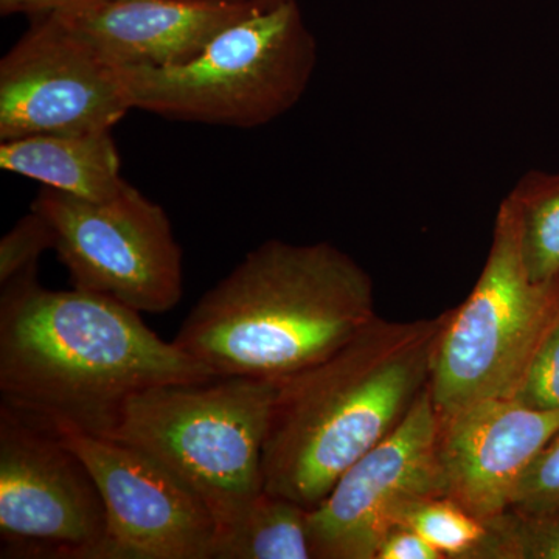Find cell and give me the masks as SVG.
Segmentation results:
<instances>
[{
	"instance_id": "cell-1",
	"label": "cell",
	"mask_w": 559,
	"mask_h": 559,
	"mask_svg": "<svg viewBox=\"0 0 559 559\" xmlns=\"http://www.w3.org/2000/svg\"><path fill=\"white\" fill-rule=\"evenodd\" d=\"M213 378L110 297L44 288L38 271L2 285V404L47 428L109 439L138 393Z\"/></svg>"
},
{
	"instance_id": "cell-2",
	"label": "cell",
	"mask_w": 559,
	"mask_h": 559,
	"mask_svg": "<svg viewBox=\"0 0 559 559\" xmlns=\"http://www.w3.org/2000/svg\"><path fill=\"white\" fill-rule=\"evenodd\" d=\"M450 310L374 318L329 358L277 381L263 447L264 491L314 510L428 389Z\"/></svg>"
},
{
	"instance_id": "cell-3",
	"label": "cell",
	"mask_w": 559,
	"mask_h": 559,
	"mask_svg": "<svg viewBox=\"0 0 559 559\" xmlns=\"http://www.w3.org/2000/svg\"><path fill=\"white\" fill-rule=\"evenodd\" d=\"M370 275L330 242L267 240L191 308L175 342L216 377L278 381L378 318Z\"/></svg>"
},
{
	"instance_id": "cell-4",
	"label": "cell",
	"mask_w": 559,
	"mask_h": 559,
	"mask_svg": "<svg viewBox=\"0 0 559 559\" xmlns=\"http://www.w3.org/2000/svg\"><path fill=\"white\" fill-rule=\"evenodd\" d=\"M277 381L216 377L128 401L109 439L142 451L205 503L218 536L264 491L263 447Z\"/></svg>"
},
{
	"instance_id": "cell-5",
	"label": "cell",
	"mask_w": 559,
	"mask_h": 559,
	"mask_svg": "<svg viewBox=\"0 0 559 559\" xmlns=\"http://www.w3.org/2000/svg\"><path fill=\"white\" fill-rule=\"evenodd\" d=\"M318 57V40L297 0H290L224 28L183 64L116 72L131 109L168 120L252 130L300 102Z\"/></svg>"
},
{
	"instance_id": "cell-6",
	"label": "cell",
	"mask_w": 559,
	"mask_h": 559,
	"mask_svg": "<svg viewBox=\"0 0 559 559\" xmlns=\"http://www.w3.org/2000/svg\"><path fill=\"white\" fill-rule=\"evenodd\" d=\"M559 320V277L536 283L522 257L520 224L500 202L491 248L476 286L441 331L429 390L440 417L511 399L530 359Z\"/></svg>"
},
{
	"instance_id": "cell-7",
	"label": "cell",
	"mask_w": 559,
	"mask_h": 559,
	"mask_svg": "<svg viewBox=\"0 0 559 559\" xmlns=\"http://www.w3.org/2000/svg\"><path fill=\"white\" fill-rule=\"evenodd\" d=\"M31 209L49 221L73 288L151 314L182 300L183 255L171 221L131 183L98 202L44 187Z\"/></svg>"
},
{
	"instance_id": "cell-8",
	"label": "cell",
	"mask_w": 559,
	"mask_h": 559,
	"mask_svg": "<svg viewBox=\"0 0 559 559\" xmlns=\"http://www.w3.org/2000/svg\"><path fill=\"white\" fill-rule=\"evenodd\" d=\"M108 528L100 489L57 430L0 406L2 558L97 559Z\"/></svg>"
},
{
	"instance_id": "cell-9",
	"label": "cell",
	"mask_w": 559,
	"mask_h": 559,
	"mask_svg": "<svg viewBox=\"0 0 559 559\" xmlns=\"http://www.w3.org/2000/svg\"><path fill=\"white\" fill-rule=\"evenodd\" d=\"M440 429L428 385L403 421L308 511L312 559H374L415 506L448 496Z\"/></svg>"
},
{
	"instance_id": "cell-10",
	"label": "cell",
	"mask_w": 559,
	"mask_h": 559,
	"mask_svg": "<svg viewBox=\"0 0 559 559\" xmlns=\"http://www.w3.org/2000/svg\"><path fill=\"white\" fill-rule=\"evenodd\" d=\"M130 109L116 69L51 13L0 61V142L110 131Z\"/></svg>"
},
{
	"instance_id": "cell-11",
	"label": "cell",
	"mask_w": 559,
	"mask_h": 559,
	"mask_svg": "<svg viewBox=\"0 0 559 559\" xmlns=\"http://www.w3.org/2000/svg\"><path fill=\"white\" fill-rule=\"evenodd\" d=\"M57 432L86 463L105 502L97 559H213L215 518L175 474L121 441Z\"/></svg>"
},
{
	"instance_id": "cell-12",
	"label": "cell",
	"mask_w": 559,
	"mask_h": 559,
	"mask_svg": "<svg viewBox=\"0 0 559 559\" xmlns=\"http://www.w3.org/2000/svg\"><path fill=\"white\" fill-rule=\"evenodd\" d=\"M440 418L448 496L485 521L511 509L521 477L559 430V409L511 399L479 401Z\"/></svg>"
},
{
	"instance_id": "cell-13",
	"label": "cell",
	"mask_w": 559,
	"mask_h": 559,
	"mask_svg": "<svg viewBox=\"0 0 559 559\" xmlns=\"http://www.w3.org/2000/svg\"><path fill=\"white\" fill-rule=\"evenodd\" d=\"M255 2L95 0L50 11L114 69L171 68L259 11Z\"/></svg>"
},
{
	"instance_id": "cell-14",
	"label": "cell",
	"mask_w": 559,
	"mask_h": 559,
	"mask_svg": "<svg viewBox=\"0 0 559 559\" xmlns=\"http://www.w3.org/2000/svg\"><path fill=\"white\" fill-rule=\"evenodd\" d=\"M0 168L87 201H108L130 183L121 178L110 131L38 134L0 142Z\"/></svg>"
},
{
	"instance_id": "cell-15",
	"label": "cell",
	"mask_w": 559,
	"mask_h": 559,
	"mask_svg": "<svg viewBox=\"0 0 559 559\" xmlns=\"http://www.w3.org/2000/svg\"><path fill=\"white\" fill-rule=\"evenodd\" d=\"M213 559H312L308 510L261 492L242 520L218 536Z\"/></svg>"
},
{
	"instance_id": "cell-16",
	"label": "cell",
	"mask_w": 559,
	"mask_h": 559,
	"mask_svg": "<svg viewBox=\"0 0 559 559\" xmlns=\"http://www.w3.org/2000/svg\"><path fill=\"white\" fill-rule=\"evenodd\" d=\"M401 525L419 533L444 559H509L500 516L481 520L450 496L423 500Z\"/></svg>"
},
{
	"instance_id": "cell-17",
	"label": "cell",
	"mask_w": 559,
	"mask_h": 559,
	"mask_svg": "<svg viewBox=\"0 0 559 559\" xmlns=\"http://www.w3.org/2000/svg\"><path fill=\"white\" fill-rule=\"evenodd\" d=\"M530 278L559 277V173L530 171L510 191Z\"/></svg>"
},
{
	"instance_id": "cell-18",
	"label": "cell",
	"mask_w": 559,
	"mask_h": 559,
	"mask_svg": "<svg viewBox=\"0 0 559 559\" xmlns=\"http://www.w3.org/2000/svg\"><path fill=\"white\" fill-rule=\"evenodd\" d=\"M500 524L509 559H559V503L539 510L510 509Z\"/></svg>"
},
{
	"instance_id": "cell-19",
	"label": "cell",
	"mask_w": 559,
	"mask_h": 559,
	"mask_svg": "<svg viewBox=\"0 0 559 559\" xmlns=\"http://www.w3.org/2000/svg\"><path fill=\"white\" fill-rule=\"evenodd\" d=\"M55 249V231L49 221L31 209L0 240V285L38 271L39 257Z\"/></svg>"
},
{
	"instance_id": "cell-20",
	"label": "cell",
	"mask_w": 559,
	"mask_h": 559,
	"mask_svg": "<svg viewBox=\"0 0 559 559\" xmlns=\"http://www.w3.org/2000/svg\"><path fill=\"white\" fill-rule=\"evenodd\" d=\"M511 400L532 409H559V320L536 348Z\"/></svg>"
},
{
	"instance_id": "cell-21",
	"label": "cell",
	"mask_w": 559,
	"mask_h": 559,
	"mask_svg": "<svg viewBox=\"0 0 559 559\" xmlns=\"http://www.w3.org/2000/svg\"><path fill=\"white\" fill-rule=\"evenodd\" d=\"M559 503V430L525 471L511 509L539 510Z\"/></svg>"
},
{
	"instance_id": "cell-22",
	"label": "cell",
	"mask_w": 559,
	"mask_h": 559,
	"mask_svg": "<svg viewBox=\"0 0 559 559\" xmlns=\"http://www.w3.org/2000/svg\"><path fill=\"white\" fill-rule=\"evenodd\" d=\"M374 559H444L436 547L406 525L390 530Z\"/></svg>"
},
{
	"instance_id": "cell-23",
	"label": "cell",
	"mask_w": 559,
	"mask_h": 559,
	"mask_svg": "<svg viewBox=\"0 0 559 559\" xmlns=\"http://www.w3.org/2000/svg\"><path fill=\"white\" fill-rule=\"evenodd\" d=\"M32 14V16H43L50 13L49 0H0V14L11 16V14Z\"/></svg>"
},
{
	"instance_id": "cell-24",
	"label": "cell",
	"mask_w": 559,
	"mask_h": 559,
	"mask_svg": "<svg viewBox=\"0 0 559 559\" xmlns=\"http://www.w3.org/2000/svg\"><path fill=\"white\" fill-rule=\"evenodd\" d=\"M95 2V0H49L50 11L64 9V7L76 5V3Z\"/></svg>"
},
{
	"instance_id": "cell-25",
	"label": "cell",
	"mask_w": 559,
	"mask_h": 559,
	"mask_svg": "<svg viewBox=\"0 0 559 559\" xmlns=\"http://www.w3.org/2000/svg\"><path fill=\"white\" fill-rule=\"evenodd\" d=\"M253 2L260 10H271L282 5V3L290 2V0H253Z\"/></svg>"
},
{
	"instance_id": "cell-26",
	"label": "cell",
	"mask_w": 559,
	"mask_h": 559,
	"mask_svg": "<svg viewBox=\"0 0 559 559\" xmlns=\"http://www.w3.org/2000/svg\"><path fill=\"white\" fill-rule=\"evenodd\" d=\"M212 2H248V0H212Z\"/></svg>"
}]
</instances>
